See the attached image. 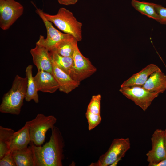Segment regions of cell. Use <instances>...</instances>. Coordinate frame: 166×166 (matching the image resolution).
<instances>
[{
	"label": "cell",
	"mask_w": 166,
	"mask_h": 166,
	"mask_svg": "<svg viewBox=\"0 0 166 166\" xmlns=\"http://www.w3.org/2000/svg\"><path fill=\"white\" fill-rule=\"evenodd\" d=\"M49 141L38 146L30 142L35 166H62L65 141L59 129L54 126Z\"/></svg>",
	"instance_id": "obj_1"
},
{
	"label": "cell",
	"mask_w": 166,
	"mask_h": 166,
	"mask_svg": "<svg viewBox=\"0 0 166 166\" xmlns=\"http://www.w3.org/2000/svg\"><path fill=\"white\" fill-rule=\"evenodd\" d=\"M27 78L16 75L10 90L3 96L0 112L18 115L23 105L27 91Z\"/></svg>",
	"instance_id": "obj_2"
},
{
	"label": "cell",
	"mask_w": 166,
	"mask_h": 166,
	"mask_svg": "<svg viewBox=\"0 0 166 166\" xmlns=\"http://www.w3.org/2000/svg\"><path fill=\"white\" fill-rule=\"evenodd\" d=\"M48 20L65 34L74 37L78 42L82 39L81 22L77 20L73 14L65 8H60L56 14L51 15L43 12Z\"/></svg>",
	"instance_id": "obj_3"
},
{
	"label": "cell",
	"mask_w": 166,
	"mask_h": 166,
	"mask_svg": "<svg viewBox=\"0 0 166 166\" xmlns=\"http://www.w3.org/2000/svg\"><path fill=\"white\" fill-rule=\"evenodd\" d=\"M57 121L53 115L38 114L34 119L26 121L31 142L35 145L42 146L44 142L47 131L52 128Z\"/></svg>",
	"instance_id": "obj_4"
},
{
	"label": "cell",
	"mask_w": 166,
	"mask_h": 166,
	"mask_svg": "<svg viewBox=\"0 0 166 166\" xmlns=\"http://www.w3.org/2000/svg\"><path fill=\"white\" fill-rule=\"evenodd\" d=\"M128 138L114 139L107 151L100 156L97 161L92 163L90 166H108L117 160L120 161L130 148Z\"/></svg>",
	"instance_id": "obj_5"
},
{
	"label": "cell",
	"mask_w": 166,
	"mask_h": 166,
	"mask_svg": "<svg viewBox=\"0 0 166 166\" xmlns=\"http://www.w3.org/2000/svg\"><path fill=\"white\" fill-rule=\"evenodd\" d=\"M35 12L42 19L47 33L45 38L43 36L40 35L36 44L43 47L49 51H50L54 49L57 45L62 41L73 37L69 34L61 32L55 28L52 23L45 17L42 10L36 7Z\"/></svg>",
	"instance_id": "obj_6"
},
{
	"label": "cell",
	"mask_w": 166,
	"mask_h": 166,
	"mask_svg": "<svg viewBox=\"0 0 166 166\" xmlns=\"http://www.w3.org/2000/svg\"><path fill=\"white\" fill-rule=\"evenodd\" d=\"M77 42H76L74 45V65L69 75L74 80L80 83L94 73L97 69L88 58L82 54L78 48Z\"/></svg>",
	"instance_id": "obj_7"
},
{
	"label": "cell",
	"mask_w": 166,
	"mask_h": 166,
	"mask_svg": "<svg viewBox=\"0 0 166 166\" xmlns=\"http://www.w3.org/2000/svg\"><path fill=\"white\" fill-rule=\"evenodd\" d=\"M24 7L15 0H0V27L8 29L23 14Z\"/></svg>",
	"instance_id": "obj_8"
},
{
	"label": "cell",
	"mask_w": 166,
	"mask_h": 166,
	"mask_svg": "<svg viewBox=\"0 0 166 166\" xmlns=\"http://www.w3.org/2000/svg\"><path fill=\"white\" fill-rule=\"evenodd\" d=\"M119 91L127 98L131 100L144 111L150 106L159 94L151 92L142 86L121 87Z\"/></svg>",
	"instance_id": "obj_9"
},
{
	"label": "cell",
	"mask_w": 166,
	"mask_h": 166,
	"mask_svg": "<svg viewBox=\"0 0 166 166\" xmlns=\"http://www.w3.org/2000/svg\"><path fill=\"white\" fill-rule=\"evenodd\" d=\"M151 149L146 155L149 166L154 165L166 158L164 144V130L157 129L153 133L151 138Z\"/></svg>",
	"instance_id": "obj_10"
},
{
	"label": "cell",
	"mask_w": 166,
	"mask_h": 166,
	"mask_svg": "<svg viewBox=\"0 0 166 166\" xmlns=\"http://www.w3.org/2000/svg\"><path fill=\"white\" fill-rule=\"evenodd\" d=\"M30 53L38 71L43 70L53 74L52 60L46 49L36 44L35 47L31 49Z\"/></svg>",
	"instance_id": "obj_11"
},
{
	"label": "cell",
	"mask_w": 166,
	"mask_h": 166,
	"mask_svg": "<svg viewBox=\"0 0 166 166\" xmlns=\"http://www.w3.org/2000/svg\"><path fill=\"white\" fill-rule=\"evenodd\" d=\"M34 79L38 91L52 93L59 89V84L54 76L47 72L38 71Z\"/></svg>",
	"instance_id": "obj_12"
},
{
	"label": "cell",
	"mask_w": 166,
	"mask_h": 166,
	"mask_svg": "<svg viewBox=\"0 0 166 166\" xmlns=\"http://www.w3.org/2000/svg\"><path fill=\"white\" fill-rule=\"evenodd\" d=\"M52 61L53 75L59 84L60 91L68 94L79 86L80 83L73 79L69 74L60 69L52 60Z\"/></svg>",
	"instance_id": "obj_13"
},
{
	"label": "cell",
	"mask_w": 166,
	"mask_h": 166,
	"mask_svg": "<svg viewBox=\"0 0 166 166\" xmlns=\"http://www.w3.org/2000/svg\"><path fill=\"white\" fill-rule=\"evenodd\" d=\"M142 86L151 92L163 93L166 90V75L160 69L151 74Z\"/></svg>",
	"instance_id": "obj_14"
},
{
	"label": "cell",
	"mask_w": 166,
	"mask_h": 166,
	"mask_svg": "<svg viewBox=\"0 0 166 166\" xmlns=\"http://www.w3.org/2000/svg\"><path fill=\"white\" fill-rule=\"evenodd\" d=\"M160 69L155 64H150L125 81L121 85V87L142 86L147 81L151 74Z\"/></svg>",
	"instance_id": "obj_15"
},
{
	"label": "cell",
	"mask_w": 166,
	"mask_h": 166,
	"mask_svg": "<svg viewBox=\"0 0 166 166\" xmlns=\"http://www.w3.org/2000/svg\"><path fill=\"white\" fill-rule=\"evenodd\" d=\"M30 142L28 128L25 124L24 126L13 135L10 144V151H12L26 148Z\"/></svg>",
	"instance_id": "obj_16"
},
{
	"label": "cell",
	"mask_w": 166,
	"mask_h": 166,
	"mask_svg": "<svg viewBox=\"0 0 166 166\" xmlns=\"http://www.w3.org/2000/svg\"><path fill=\"white\" fill-rule=\"evenodd\" d=\"M11 152L16 166H35L30 145L26 148Z\"/></svg>",
	"instance_id": "obj_17"
},
{
	"label": "cell",
	"mask_w": 166,
	"mask_h": 166,
	"mask_svg": "<svg viewBox=\"0 0 166 166\" xmlns=\"http://www.w3.org/2000/svg\"><path fill=\"white\" fill-rule=\"evenodd\" d=\"M33 65H28L26 68V77L27 78V91L25 98V100L29 102L32 100L36 103L39 102L38 91L32 75Z\"/></svg>",
	"instance_id": "obj_18"
},
{
	"label": "cell",
	"mask_w": 166,
	"mask_h": 166,
	"mask_svg": "<svg viewBox=\"0 0 166 166\" xmlns=\"http://www.w3.org/2000/svg\"><path fill=\"white\" fill-rule=\"evenodd\" d=\"M52 61L60 69L70 74L74 65L73 57H66L58 54L55 51H49Z\"/></svg>",
	"instance_id": "obj_19"
},
{
	"label": "cell",
	"mask_w": 166,
	"mask_h": 166,
	"mask_svg": "<svg viewBox=\"0 0 166 166\" xmlns=\"http://www.w3.org/2000/svg\"><path fill=\"white\" fill-rule=\"evenodd\" d=\"M155 3L132 0V6L142 14L158 22L159 18L155 8Z\"/></svg>",
	"instance_id": "obj_20"
},
{
	"label": "cell",
	"mask_w": 166,
	"mask_h": 166,
	"mask_svg": "<svg viewBox=\"0 0 166 166\" xmlns=\"http://www.w3.org/2000/svg\"><path fill=\"white\" fill-rule=\"evenodd\" d=\"M13 129L0 126V159L10 151V145L14 133Z\"/></svg>",
	"instance_id": "obj_21"
},
{
	"label": "cell",
	"mask_w": 166,
	"mask_h": 166,
	"mask_svg": "<svg viewBox=\"0 0 166 166\" xmlns=\"http://www.w3.org/2000/svg\"><path fill=\"white\" fill-rule=\"evenodd\" d=\"M78 41L73 37L65 39L58 43L52 50L55 51L58 54L63 56L73 57L74 45Z\"/></svg>",
	"instance_id": "obj_22"
},
{
	"label": "cell",
	"mask_w": 166,
	"mask_h": 166,
	"mask_svg": "<svg viewBox=\"0 0 166 166\" xmlns=\"http://www.w3.org/2000/svg\"><path fill=\"white\" fill-rule=\"evenodd\" d=\"M101 97L100 94L93 96L88 105L87 110L95 114H100Z\"/></svg>",
	"instance_id": "obj_23"
},
{
	"label": "cell",
	"mask_w": 166,
	"mask_h": 166,
	"mask_svg": "<svg viewBox=\"0 0 166 166\" xmlns=\"http://www.w3.org/2000/svg\"><path fill=\"white\" fill-rule=\"evenodd\" d=\"M85 116L88 123V129L90 131L98 125L101 120L100 114L92 113L88 110L85 113Z\"/></svg>",
	"instance_id": "obj_24"
},
{
	"label": "cell",
	"mask_w": 166,
	"mask_h": 166,
	"mask_svg": "<svg viewBox=\"0 0 166 166\" xmlns=\"http://www.w3.org/2000/svg\"><path fill=\"white\" fill-rule=\"evenodd\" d=\"M0 166H16L11 151H10L0 159Z\"/></svg>",
	"instance_id": "obj_25"
},
{
	"label": "cell",
	"mask_w": 166,
	"mask_h": 166,
	"mask_svg": "<svg viewBox=\"0 0 166 166\" xmlns=\"http://www.w3.org/2000/svg\"><path fill=\"white\" fill-rule=\"evenodd\" d=\"M155 8L159 17L158 22L162 24H166V8L155 4Z\"/></svg>",
	"instance_id": "obj_26"
},
{
	"label": "cell",
	"mask_w": 166,
	"mask_h": 166,
	"mask_svg": "<svg viewBox=\"0 0 166 166\" xmlns=\"http://www.w3.org/2000/svg\"><path fill=\"white\" fill-rule=\"evenodd\" d=\"M59 3L64 5H70L76 4L79 0H57Z\"/></svg>",
	"instance_id": "obj_27"
},
{
	"label": "cell",
	"mask_w": 166,
	"mask_h": 166,
	"mask_svg": "<svg viewBox=\"0 0 166 166\" xmlns=\"http://www.w3.org/2000/svg\"><path fill=\"white\" fill-rule=\"evenodd\" d=\"M154 166H166V158L155 164Z\"/></svg>",
	"instance_id": "obj_28"
},
{
	"label": "cell",
	"mask_w": 166,
	"mask_h": 166,
	"mask_svg": "<svg viewBox=\"0 0 166 166\" xmlns=\"http://www.w3.org/2000/svg\"><path fill=\"white\" fill-rule=\"evenodd\" d=\"M164 144L166 152V129L164 130Z\"/></svg>",
	"instance_id": "obj_29"
}]
</instances>
